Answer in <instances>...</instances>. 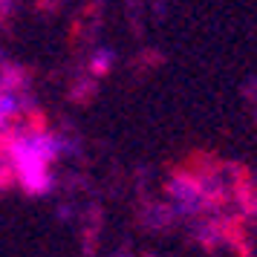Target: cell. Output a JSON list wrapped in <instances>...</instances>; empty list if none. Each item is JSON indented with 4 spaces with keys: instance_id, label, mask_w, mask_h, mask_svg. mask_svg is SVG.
<instances>
[{
    "instance_id": "cell-1",
    "label": "cell",
    "mask_w": 257,
    "mask_h": 257,
    "mask_svg": "<svg viewBox=\"0 0 257 257\" xmlns=\"http://www.w3.org/2000/svg\"><path fill=\"white\" fill-rule=\"evenodd\" d=\"M12 110H15V101H12V95H3V93H0V121H3V118L9 116Z\"/></svg>"
}]
</instances>
